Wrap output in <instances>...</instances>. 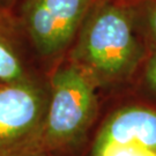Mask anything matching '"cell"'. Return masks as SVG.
Listing matches in <instances>:
<instances>
[{"mask_svg":"<svg viewBox=\"0 0 156 156\" xmlns=\"http://www.w3.org/2000/svg\"><path fill=\"white\" fill-rule=\"evenodd\" d=\"M144 57L129 8L120 0H95L76 36L72 62L95 83L129 78Z\"/></svg>","mask_w":156,"mask_h":156,"instance_id":"cell-1","label":"cell"},{"mask_svg":"<svg viewBox=\"0 0 156 156\" xmlns=\"http://www.w3.org/2000/svg\"><path fill=\"white\" fill-rule=\"evenodd\" d=\"M96 86L78 66H60L51 78L41 134L43 153L75 145L96 116Z\"/></svg>","mask_w":156,"mask_h":156,"instance_id":"cell-2","label":"cell"},{"mask_svg":"<svg viewBox=\"0 0 156 156\" xmlns=\"http://www.w3.org/2000/svg\"><path fill=\"white\" fill-rule=\"evenodd\" d=\"M48 96L33 80L0 83V156H43Z\"/></svg>","mask_w":156,"mask_h":156,"instance_id":"cell-3","label":"cell"},{"mask_svg":"<svg viewBox=\"0 0 156 156\" xmlns=\"http://www.w3.org/2000/svg\"><path fill=\"white\" fill-rule=\"evenodd\" d=\"M95 0H23L22 23L39 55L53 57L72 44Z\"/></svg>","mask_w":156,"mask_h":156,"instance_id":"cell-4","label":"cell"},{"mask_svg":"<svg viewBox=\"0 0 156 156\" xmlns=\"http://www.w3.org/2000/svg\"><path fill=\"white\" fill-rule=\"evenodd\" d=\"M95 141L139 145L156 151V110L140 105L118 109L106 118Z\"/></svg>","mask_w":156,"mask_h":156,"instance_id":"cell-5","label":"cell"},{"mask_svg":"<svg viewBox=\"0 0 156 156\" xmlns=\"http://www.w3.org/2000/svg\"><path fill=\"white\" fill-rule=\"evenodd\" d=\"M28 80L31 79L9 33L8 16L0 13V83H16Z\"/></svg>","mask_w":156,"mask_h":156,"instance_id":"cell-6","label":"cell"},{"mask_svg":"<svg viewBox=\"0 0 156 156\" xmlns=\"http://www.w3.org/2000/svg\"><path fill=\"white\" fill-rule=\"evenodd\" d=\"M93 156H156V151L139 145L94 142Z\"/></svg>","mask_w":156,"mask_h":156,"instance_id":"cell-7","label":"cell"},{"mask_svg":"<svg viewBox=\"0 0 156 156\" xmlns=\"http://www.w3.org/2000/svg\"><path fill=\"white\" fill-rule=\"evenodd\" d=\"M145 9L146 28L151 39L156 43V0H147Z\"/></svg>","mask_w":156,"mask_h":156,"instance_id":"cell-8","label":"cell"},{"mask_svg":"<svg viewBox=\"0 0 156 156\" xmlns=\"http://www.w3.org/2000/svg\"><path fill=\"white\" fill-rule=\"evenodd\" d=\"M145 79L149 88L156 93V49L151 52L146 62Z\"/></svg>","mask_w":156,"mask_h":156,"instance_id":"cell-9","label":"cell"},{"mask_svg":"<svg viewBox=\"0 0 156 156\" xmlns=\"http://www.w3.org/2000/svg\"><path fill=\"white\" fill-rule=\"evenodd\" d=\"M19 0H0V13L8 15L9 9H12Z\"/></svg>","mask_w":156,"mask_h":156,"instance_id":"cell-10","label":"cell"}]
</instances>
